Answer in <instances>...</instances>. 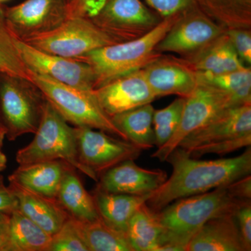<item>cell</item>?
<instances>
[{
    "label": "cell",
    "mask_w": 251,
    "mask_h": 251,
    "mask_svg": "<svg viewBox=\"0 0 251 251\" xmlns=\"http://www.w3.org/2000/svg\"><path fill=\"white\" fill-rule=\"evenodd\" d=\"M173 173L151 193L147 205L155 212L181 199L226 186L251 175V149L239 156L216 160H198L178 148L167 158Z\"/></svg>",
    "instance_id": "1"
},
{
    "label": "cell",
    "mask_w": 251,
    "mask_h": 251,
    "mask_svg": "<svg viewBox=\"0 0 251 251\" xmlns=\"http://www.w3.org/2000/svg\"><path fill=\"white\" fill-rule=\"evenodd\" d=\"M227 185L176 200L158 211V219L166 229L158 251H186L191 238L207 221L236 214L239 206L249 202L236 199Z\"/></svg>",
    "instance_id": "2"
},
{
    "label": "cell",
    "mask_w": 251,
    "mask_h": 251,
    "mask_svg": "<svg viewBox=\"0 0 251 251\" xmlns=\"http://www.w3.org/2000/svg\"><path fill=\"white\" fill-rule=\"evenodd\" d=\"M181 14L164 18L152 30L138 39L100 48L76 59L92 67L95 77L94 89L125 74L143 69L161 57L163 54L156 51V46Z\"/></svg>",
    "instance_id": "3"
},
{
    "label": "cell",
    "mask_w": 251,
    "mask_h": 251,
    "mask_svg": "<svg viewBox=\"0 0 251 251\" xmlns=\"http://www.w3.org/2000/svg\"><path fill=\"white\" fill-rule=\"evenodd\" d=\"M34 135L31 143L16 153V159L19 166L60 160L94 181H99L98 176L79 161L74 127L69 126L47 100Z\"/></svg>",
    "instance_id": "4"
},
{
    "label": "cell",
    "mask_w": 251,
    "mask_h": 251,
    "mask_svg": "<svg viewBox=\"0 0 251 251\" xmlns=\"http://www.w3.org/2000/svg\"><path fill=\"white\" fill-rule=\"evenodd\" d=\"M31 80L59 115L75 126L103 130L126 140L99 104L93 91L80 90L31 72Z\"/></svg>",
    "instance_id": "5"
},
{
    "label": "cell",
    "mask_w": 251,
    "mask_h": 251,
    "mask_svg": "<svg viewBox=\"0 0 251 251\" xmlns=\"http://www.w3.org/2000/svg\"><path fill=\"white\" fill-rule=\"evenodd\" d=\"M46 99L31 80L0 74V123L6 138L35 133Z\"/></svg>",
    "instance_id": "6"
},
{
    "label": "cell",
    "mask_w": 251,
    "mask_h": 251,
    "mask_svg": "<svg viewBox=\"0 0 251 251\" xmlns=\"http://www.w3.org/2000/svg\"><path fill=\"white\" fill-rule=\"evenodd\" d=\"M21 41L43 52L73 59L118 44L91 18L79 16L68 17L54 30Z\"/></svg>",
    "instance_id": "7"
},
{
    "label": "cell",
    "mask_w": 251,
    "mask_h": 251,
    "mask_svg": "<svg viewBox=\"0 0 251 251\" xmlns=\"http://www.w3.org/2000/svg\"><path fill=\"white\" fill-rule=\"evenodd\" d=\"M237 105L240 104L229 94L198 81L196 88L185 99L179 126L174 134L168 143L157 148L153 158L166 161L188 135L205 125L221 112Z\"/></svg>",
    "instance_id": "8"
},
{
    "label": "cell",
    "mask_w": 251,
    "mask_h": 251,
    "mask_svg": "<svg viewBox=\"0 0 251 251\" xmlns=\"http://www.w3.org/2000/svg\"><path fill=\"white\" fill-rule=\"evenodd\" d=\"M91 19L118 43L145 35L163 20L142 0H106Z\"/></svg>",
    "instance_id": "9"
},
{
    "label": "cell",
    "mask_w": 251,
    "mask_h": 251,
    "mask_svg": "<svg viewBox=\"0 0 251 251\" xmlns=\"http://www.w3.org/2000/svg\"><path fill=\"white\" fill-rule=\"evenodd\" d=\"M79 161L99 179L105 171L128 160L137 159L143 150L103 130L74 126Z\"/></svg>",
    "instance_id": "10"
},
{
    "label": "cell",
    "mask_w": 251,
    "mask_h": 251,
    "mask_svg": "<svg viewBox=\"0 0 251 251\" xmlns=\"http://www.w3.org/2000/svg\"><path fill=\"white\" fill-rule=\"evenodd\" d=\"M67 0H25L3 6L10 30L20 40L54 30L69 17Z\"/></svg>",
    "instance_id": "11"
},
{
    "label": "cell",
    "mask_w": 251,
    "mask_h": 251,
    "mask_svg": "<svg viewBox=\"0 0 251 251\" xmlns=\"http://www.w3.org/2000/svg\"><path fill=\"white\" fill-rule=\"evenodd\" d=\"M226 31L196 6L180 14L156 50L160 53L171 52L183 57L202 49Z\"/></svg>",
    "instance_id": "12"
},
{
    "label": "cell",
    "mask_w": 251,
    "mask_h": 251,
    "mask_svg": "<svg viewBox=\"0 0 251 251\" xmlns=\"http://www.w3.org/2000/svg\"><path fill=\"white\" fill-rule=\"evenodd\" d=\"M16 44L23 62L31 72L80 90H94L95 77L87 63L43 52L20 39Z\"/></svg>",
    "instance_id": "13"
},
{
    "label": "cell",
    "mask_w": 251,
    "mask_h": 251,
    "mask_svg": "<svg viewBox=\"0 0 251 251\" xmlns=\"http://www.w3.org/2000/svg\"><path fill=\"white\" fill-rule=\"evenodd\" d=\"M101 108L110 117L151 103L156 99L143 69L125 74L94 90Z\"/></svg>",
    "instance_id": "14"
},
{
    "label": "cell",
    "mask_w": 251,
    "mask_h": 251,
    "mask_svg": "<svg viewBox=\"0 0 251 251\" xmlns=\"http://www.w3.org/2000/svg\"><path fill=\"white\" fill-rule=\"evenodd\" d=\"M143 70L156 99L168 95L186 98L198 85L197 72L181 57L163 54Z\"/></svg>",
    "instance_id": "15"
},
{
    "label": "cell",
    "mask_w": 251,
    "mask_h": 251,
    "mask_svg": "<svg viewBox=\"0 0 251 251\" xmlns=\"http://www.w3.org/2000/svg\"><path fill=\"white\" fill-rule=\"evenodd\" d=\"M167 178L164 171L146 169L128 160L100 175L97 188L107 193L145 196L154 192Z\"/></svg>",
    "instance_id": "16"
},
{
    "label": "cell",
    "mask_w": 251,
    "mask_h": 251,
    "mask_svg": "<svg viewBox=\"0 0 251 251\" xmlns=\"http://www.w3.org/2000/svg\"><path fill=\"white\" fill-rule=\"evenodd\" d=\"M251 134V103L231 107L195 130L178 148L187 151L197 147Z\"/></svg>",
    "instance_id": "17"
},
{
    "label": "cell",
    "mask_w": 251,
    "mask_h": 251,
    "mask_svg": "<svg viewBox=\"0 0 251 251\" xmlns=\"http://www.w3.org/2000/svg\"><path fill=\"white\" fill-rule=\"evenodd\" d=\"M9 187L17 200L18 209L50 235L69 219L57 199L41 196L14 181H9Z\"/></svg>",
    "instance_id": "18"
},
{
    "label": "cell",
    "mask_w": 251,
    "mask_h": 251,
    "mask_svg": "<svg viewBox=\"0 0 251 251\" xmlns=\"http://www.w3.org/2000/svg\"><path fill=\"white\" fill-rule=\"evenodd\" d=\"M186 251H244L235 214L207 221L191 238Z\"/></svg>",
    "instance_id": "19"
},
{
    "label": "cell",
    "mask_w": 251,
    "mask_h": 251,
    "mask_svg": "<svg viewBox=\"0 0 251 251\" xmlns=\"http://www.w3.org/2000/svg\"><path fill=\"white\" fill-rule=\"evenodd\" d=\"M200 74H220L247 67L226 32L202 49L181 57Z\"/></svg>",
    "instance_id": "20"
},
{
    "label": "cell",
    "mask_w": 251,
    "mask_h": 251,
    "mask_svg": "<svg viewBox=\"0 0 251 251\" xmlns=\"http://www.w3.org/2000/svg\"><path fill=\"white\" fill-rule=\"evenodd\" d=\"M68 163L60 160L19 166L10 175L9 181L45 197L57 199L59 186Z\"/></svg>",
    "instance_id": "21"
},
{
    "label": "cell",
    "mask_w": 251,
    "mask_h": 251,
    "mask_svg": "<svg viewBox=\"0 0 251 251\" xmlns=\"http://www.w3.org/2000/svg\"><path fill=\"white\" fill-rule=\"evenodd\" d=\"M75 168L68 165L59 186L57 199L69 217L87 222L100 219L93 195L84 187Z\"/></svg>",
    "instance_id": "22"
},
{
    "label": "cell",
    "mask_w": 251,
    "mask_h": 251,
    "mask_svg": "<svg viewBox=\"0 0 251 251\" xmlns=\"http://www.w3.org/2000/svg\"><path fill=\"white\" fill-rule=\"evenodd\" d=\"M92 195L100 219L112 228L126 233L130 220L151 194H116L96 188Z\"/></svg>",
    "instance_id": "23"
},
{
    "label": "cell",
    "mask_w": 251,
    "mask_h": 251,
    "mask_svg": "<svg viewBox=\"0 0 251 251\" xmlns=\"http://www.w3.org/2000/svg\"><path fill=\"white\" fill-rule=\"evenodd\" d=\"M154 110L151 103L146 104L113 115L111 117L112 121L125 135L127 141L142 150H150L155 146L153 128Z\"/></svg>",
    "instance_id": "24"
},
{
    "label": "cell",
    "mask_w": 251,
    "mask_h": 251,
    "mask_svg": "<svg viewBox=\"0 0 251 251\" xmlns=\"http://www.w3.org/2000/svg\"><path fill=\"white\" fill-rule=\"evenodd\" d=\"M165 232L157 212L145 203L130 220L126 234L133 251H158Z\"/></svg>",
    "instance_id": "25"
},
{
    "label": "cell",
    "mask_w": 251,
    "mask_h": 251,
    "mask_svg": "<svg viewBox=\"0 0 251 251\" xmlns=\"http://www.w3.org/2000/svg\"><path fill=\"white\" fill-rule=\"evenodd\" d=\"M198 8L226 31L251 29V0H196Z\"/></svg>",
    "instance_id": "26"
},
{
    "label": "cell",
    "mask_w": 251,
    "mask_h": 251,
    "mask_svg": "<svg viewBox=\"0 0 251 251\" xmlns=\"http://www.w3.org/2000/svg\"><path fill=\"white\" fill-rule=\"evenodd\" d=\"M52 235L33 222L19 209L10 214L11 251H49Z\"/></svg>",
    "instance_id": "27"
},
{
    "label": "cell",
    "mask_w": 251,
    "mask_h": 251,
    "mask_svg": "<svg viewBox=\"0 0 251 251\" xmlns=\"http://www.w3.org/2000/svg\"><path fill=\"white\" fill-rule=\"evenodd\" d=\"M75 222L89 251H134L126 233L112 228L101 219Z\"/></svg>",
    "instance_id": "28"
},
{
    "label": "cell",
    "mask_w": 251,
    "mask_h": 251,
    "mask_svg": "<svg viewBox=\"0 0 251 251\" xmlns=\"http://www.w3.org/2000/svg\"><path fill=\"white\" fill-rule=\"evenodd\" d=\"M197 74L199 82L229 94L240 105L251 103V69L249 66L220 74Z\"/></svg>",
    "instance_id": "29"
},
{
    "label": "cell",
    "mask_w": 251,
    "mask_h": 251,
    "mask_svg": "<svg viewBox=\"0 0 251 251\" xmlns=\"http://www.w3.org/2000/svg\"><path fill=\"white\" fill-rule=\"evenodd\" d=\"M17 39L8 27L3 5H0V74L31 80V71L21 57Z\"/></svg>",
    "instance_id": "30"
},
{
    "label": "cell",
    "mask_w": 251,
    "mask_h": 251,
    "mask_svg": "<svg viewBox=\"0 0 251 251\" xmlns=\"http://www.w3.org/2000/svg\"><path fill=\"white\" fill-rule=\"evenodd\" d=\"M184 97L175 99L166 108L155 110L153 115V128L155 146L161 148L168 143L179 126L185 103Z\"/></svg>",
    "instance_id": "31"
},
{
    "label": "cell",
    "mask_w": 251,
    "mask_h": 251,
    "mask_svg": "<svg viewBox=\"0 0 251 251\" xmlns=\"http://www.w3.org/2000/svg\"><path fill=\"white\" fill-rule=\"evenodd\" d=\"M49 251H89L81 237L75 220L69 217L52 236Z\"/></svg>",
    "instance_id": "32"
},
{
    "label": "cell",
    "mask_w": 251,
    "mask_h": 251,
    "mask_svg": "<svg viewBox=\"0 0 251 251\" xmlns=\"http://www.w3.org/2000/svg\"><path fill=\"white\" fill-rule=\"evenodd\" d=\"M251 145V134L235 137L230 139L218 142V143L208 144L202 146L197 147L185 151L188 156L192 158H198L209 153L224 155L233 152L243 148H248Z\"/></svg>",
    "instance_id": "33"
},
{
    "label": "cell",
    "mask_w": 251,
    "mask_h": 251,
    "mask_svg": "<svg viewBox=\"0 0 251 251\" xmlns=\"http://www.w3.org/2000/svg\"><path fill=\"white\" fill-rule=\"evenodd\" d=\"M162 19L171 17L198 6L196 0H143Z\"/></svg>",
    "instance_id": "34"
},
{
    "label": "cell",
    "mask_w": 251,
    "mask_h": 251,
    "mask_svg": "<svg viewBox=\"0 0 251 251\" xmlns=\"http://www.w3.org/2000/svg\"><path fill=\"white\" fill-rule=\"evenodd\" d=\"M231 44L244 64H251V29H233L226 31Z\"/></svg>",
    "instance_id": "35"
},
{
    "label": "cell",
    "mask_w": 251,
    "mask_h": 251,
    "mask_svg": "<svg viewBox=\"0 0 251 251\" xmlns=\"http://www.w3.org/2000/svg\"><path fill=\"white\" fill-rule=\"evenodd\" d=\"M244 251H251V202L239 206L235 214Z\"/></svg>",
    "instance_id": "36"
},
{
    "label": "cell",
    "mask_w": 251,
    "mask_h": 251,
    "mask_svg": "<svg viewBox=\"0 0 251 251\" xmlns=\"http://www.w3.org/2000/svg\"><path fill=\"white\" fill-rule=\"evenodd\" d=\"M106 0H73L68 4V14L70 16L94 18L103 7Z\"/></svg>",
    "instance_id": "37"
},
{
    "label": "cell",
    "mask_w": 251,
    "mask_h": 251,
    "mask_svg": "<svg viewBox=\"0 0 251 251\" xmlns=\"http://www.w3.org/2000/svg\"><path fill=\"white\" fill-rule=\"evenodd\" d=\"M229 191L236 199L242 202H251V175L243 176L227 185Z\"/></svg>",
    "instance_id": "38"
},
{
    "label": "cell",
    "mask_w": 251,
    "mask_h": 251,
    "mask_svg": "<svg viewBox=\"0 0 251 251\" xmlns=\"http://www.w3.org/2000/svg\"><path fill=\"white\" fill-rule=\"evenodd\" d=\"M17 208V200L9 186L5 185L4 178L0 175V212L11 214Z\"/></svg>",
    "instance_id": "39"
},
{
    "label": "cell",
    "mask_w": 251,
    "mask_h": 251,
    "mask_svg": "<svg viewBox=\"0 0 251 251\" xmlns=\"http://www.w3.org/2000/svg\"><path fill=\"white\" fill-rule=\"evenodd\" d=\"M0 251H11L10 214L0 212Z\"/></svg>",
    "instance_id": "40"
},
{
    "label": "cell",
    "mask_w": 251,
    "mask_h": 251,
    "mask_svg": "<svg viewBox=\"0 0 251 251\" xmlns=\"http://www.w3.org/2000/svg\"><path fill=\"white\" fill-rule=\"evenodd\" d=\"M6 163H7L6 156L2 151H0V173L4 171L5 168H6Z\"/></svg>",
    "instance_id": "41"
},
{
    "label": "cell",
    "mask_w": 251,
    "mask_h": 251,
    "mask_svg": "<svg viewBox=\"0 0 251 251\" xmlns=\"http://www.w3.org/2000/svg\"><path fill=\"white\" fill-rule=\"evenodd\" d=\"M6 138V133L5 130L3 128H0V151H1V148L3 146V142L4 138Z\"/></svg>",
    "instance_id": "42"
},
{
    "label": "cell",
    "mask_w": 251,
    "mask_h": 251,
    "mask_svg": "<svg viewBox=\"0 0 251 251\" xmlns=\"http://www.w3.org/2000/svg\"><path fill=\"white\" fill-rule=\"evenodd\" d=\"M9 1V0H0V5H3L4 3L6 2V1Z\"/></svg>",
    "instance_id": "43"
},
{
    "label": "cell",
    "mask_w": 251,
    "mask_h": 251,
    "mask_svg": "<svg viewBox=\"0 0 251 251\" xmlns=\"http://www.w3.org/2000/svg\"><path fill=\"white\" fill-rule=\"evenodd\" d=\"M67 1H68V2H69V3L72 2L73 0H67Z\"/></svg>",
    "instance_id": "44"
},
{
    "label": "cell",
    "mask_w": 251,
    "mask_h": 251,
    "mask_svg": "<svg viewBox=\"0 0 251 251\" xmlns=\"http://www.w3.org/2000/svg\"><path fill=\"white\" fill-rule=\"evenodd\" d=\"M0 128H2V126H1V123H0ZM3 129H4V128H3Z\"/></svg>",
    "instance_id": "45"
}]
</instances>
